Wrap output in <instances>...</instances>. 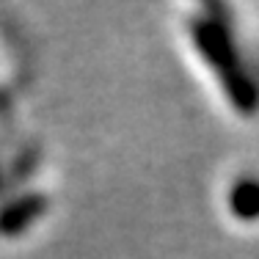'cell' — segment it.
I'll use <instances>...</instances> for the list:
<instances>
[{
    "label": "cell",
    "instance_id": "6da1fadb",
    "mask_svg": "<svg viewBox=\"0 0 259 259\" xmlns=\"http://www.w3.org/2000/svg\"><path fill=\"white\" fill-rule=\"evenodd\" d=\"M193 39L199 45L201 55L207 58V64L215 69V75H221L229 100L240 108V113H254L256 110V91L251 85V80L243 75V69L237 66V55L232 50V41L226 36L224 25L212 20H199L193 25Z\"/></svg>",
    "mask_w": 259,
    "mask_h": 259
},
{
    "label": "cell",
    "instance_id": "7a4b0ae2",
    "mask_svg": "<svg viewBox=\"0 0 259 259\" xmlns=\"http://www.w3.org/2000/svg\"><path fill=\"white\" fill-rule=\"evenodd\" d=\"M229 204L234 209V215H240V218L251 221L259 215V182L256 180H243L234 185L232 190V199Z\"/></svg>",
    "mask_w": 259,
    "mask_h": 259
}]
</instances>
